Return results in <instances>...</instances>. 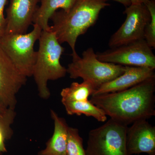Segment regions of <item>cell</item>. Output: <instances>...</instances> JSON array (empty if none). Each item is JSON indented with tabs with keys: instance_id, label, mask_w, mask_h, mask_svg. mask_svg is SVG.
I'll return each instance as SVG.
<instances>
[{
	"instance_id": "6da1fadb",
	"label": "cell",
	"mask_w": 155,
	"mask_h": 155,
	"mask_svg": "<svg viewBox=\"0 0 155 155\" xmlns=\"http://www.w3.org/2000/svg\"><path fill=\"white\" fill-rule=\"evenodd\" d=\"M155 77L122 91L91 96V102L110 119L128 125L155 116Z\"/></svg>"
},
{
	"instance_id": "7a4b0ae2",
	"label": "cell",
	"mask_w": 155,
	"mask_h": 155,
	"mask_svg": "<svg viewBox=\"0 0 155 155\" xmlns=\"http://www.w3.org/2000/svg\"><path fill=\"white\" fill-rule=\"evenodd\" d=\"M107 0H76L68 11H56L51 19L50 28L60 43H67L72 51V57L77 55L75 45L78 38L84 34L98 18L101 11L110 6Z\"/></svg>"
},
{
	"instance_id": "3957f363",
	"label": "cell",
	"mask_w": 155,
	"mask_h": 155,
	"mask_svg": "<svg viewBox=\"0 0 155 155\" xmlns=\"http://www.w3.org/2000/svg\"><path fill=\"white\" fill-rule=\"evenodd\" d=\"M38 40L39 48L32 76L39 96L43 99H48L51 96L48 81L62 78L67 73V68L61 63L64 48L51 28L42 31Z\"/></svg>"
},
{
	"instance_id": "277c9868",
	"label": "cell",
	"mask_w": 155,
	"mask_h": 155,
	"mask_svg": "<svg viewBox=\"0 0 155 155\" xmlns=\"http://www.w3.org/2000/svg\"><path fill=\"white\" fill-rule=\"evenodd\" d=\"M42 30L36 24L28 33H5L0 39V46L18 70L26 77L32 76L37 52L34 45Z\"/></svg>"
},
{
	"instance_id": "5b68a950",
	"label": "cell",
	"mask_w": 155,
	"mask_h": 155,
	"mask_svg": "<svg viewBox=\"0 0 155 155\" xmlns=\"http://www.w3.org/2000/svg\"><path fill=\"white\" fill-rule=\"evenodd\" d=\"M72 57V62L67 68L69 77L73 79L81 78L83 81L94 84L96 89L120 76L125 71V66L99 61L92 48L84 51L81 58L78 54Z\"/></svg>"
},
{
	"instance_id": "8992f818",
	"label": "cell",
	"mask_w": 155,
	"mask_h": 155,
	"mask_svg": "<svg viewBox=\"0 0 155 155\" xmlns=\"http://www.w3.org/2000/svg\"><path fill=\"white\" fill-rule=\"evenodd\" d=\"M128 126L110 119L88 133L86 155H129L126 147Z\"/></svg>"
},
{
	"instance_id": "52a82bcc",
	"label": "cell",
	"mask_w": 155,
	"mask_h": 155,
	"mask_svg": "<svg viewBox=\"0 0 155 155\" xmlns=\"http://www.w3.org/2000/svg\"><path fill=\"white\" fill-rule=\"evenodd\" d=\"M152 49L143 39L96 54L97 58L102 62L155 69V56Z\"/></svg>"
},
{
	"instance_id": "ba28073f",
	"label": "cell",
	"mask_w": 155,
	"mask_h": 155,
	"mask_svg": "<svg viewBox=\"0 0 155 155\" xmlns=\"http://www.w3.org/2000/svg\"><path fill=\"white\" fill-rule=\"evenodd\" d=\"M124 14L126 15L125 21L109 40L110 48L144 39L145 29L150 18L145 5L131 4L125 8Z\"/></svg>"
},
{
	"instance_id": "9c48e42d",
	"label": "cell",
	"mask_w": 155,
	"mask_h": 155,
	"mask_svg": "<svg viewBox=\"0 0 155 155\" xmlns=\"http://www.w3.org/2000/svg\"><path fill=\"white\" fill-rule=\"evenodd\" d=\"M0 46V107L15 109L17 94L27 81Z\"/></svg>"
},
{
	"instance_id": "30bf717a",
	"label": "cell",
	"mask_w": 155,
	"mask_h": 155,
	"mask_svg": "<svg viewBox=\"0 0 155 155\" xmlns=\"http://www.w3.org/2000/svg\"><path fill=\"white\" fill-rule=\"evenodd\" d=\"M41 0H10L6 11L5 33H25Z\"/></svg>"
},
{
	"instance_id": "8fae6325",
	"label": "cell",
	"mask_w": 155,
	"mask_h": 155,
	"mask_svg": "<svg viewBox=\"0 0 155 155\" xmlns=\"http://www.w3.org/2000/svg\"><path fill=\"white\" fill-rule=\"evenodd\" d=\"M126 147L128 155L146 153L155 154V127L141 119L133 122L126 134Z\"/></svg>"
},
{
	"instance_id": "7c38bea8",
	"label": "cell",
	"mask_w": 155,
	"mask_h": 155,
	"mask_svg": "<svg viewBox=\"0 0 155 155\" xmlns=\"http://www.w3.org/2000/svg\"><path fill=\"white\" fill-rule=\"evenodd\" d=\"M153 77H155V69L147 67L125 66L123 74L101 85L92 96L125 90Z\"/></svg>"
},
{
	"instance_id": "4fadbf2b",
	"label": "cell",
	"mask_w": 155,
	"mask_h": 155,
	"mask_svg": "<svg viewBox=\"0 0 155 155\" xmlns=\"http://www.w3.org/2000/svg\"><path fill=\"white\" fill-rule=\"evenodd\" d=\"M51 115L54 125V133L46 143L45 148L39 152L38 155H67L69 126L65 119L59 117L53 110H51Z\"/></svg>"
},
{
	"instance_id": "5bb4252c",
	"label": "cell",
	"mask_w": 155,
	"mask_h": 155,
	"mask_svg": "<svg viewBox=\"0 0 155 155\" xmlns=\"http://www.w3.org/2000/svg\"><path fill=\"white\" fill-rule=\"evenodd\" d=\"M76 0H41V5L38 7L34 16L32 22L40 27L42 30H49V21L53 14L61 9L68 11L75 4Z\"/></svg>"
},
{
	"instance_id": "9a60e30c",
	"label": "cell",
	"mask_w": 155,
	"mask_h": 155,
	"mask_svg": "<svg viewBox=\"0 0 155 155\" xmlns=\"http://www.w3.org/2000/svg\"><path fill=\"white\" fill-rule=\"evenodd\" d=\"M67 114L91 116L98 122H105L107 116L101 108L97 107L90 101H62Z\"/></svg>"
},
{
	"instance_id": "2e32d148",
	"label": "cell",
	"mask_w": 155,
	"mask_h": 155,
	"mask_svg": "<svg viewBox=\"0 0 155 155\" xmlns=\"http://www.w3.org/2000/svg\"><path fill=\"white\" fill-rule=\"evenodd\" d=\"M96 87L91 82L83 81L81 83L74 82L69 87L63 89L61 101H85L92 95Z\"/></svg>"
},
{
	"instance_id": "e0dca14e",
	"label": "cell",
	"mask_w": 155,
	"mask_h": 155,
	"mask_svg": "<svg viewBox=\"0 0 155 155\" xmlns=\"http://www.w3.org/2000/svg\"><path fill=\"white\" fill-rule=\"evenodd\" d=\"M15 109L0 107V155L7 152L6 143L13 134L11 125L16 117Z\"/></svg>"
},
{
	"instance_id": "ac0fdd59",
	"label": "cell",
	"mask_w": 155,
	"mask_h": 155,
	"mask_svg": "<svg viewBox=\"0 0 155 155\" xmlns=\"http://www.w3.org/2000/svg\"><path fill=\"white\" fill-rule=\"evenodd\" d=\"M83 139L77 128L69 127L67 144V155H86L84 148Z\"/></svg>"
},
{
	"instance_id": "d6986e66",
	"label": "cell",
	"mask_w": 155,
	"mask_h": 155,
	"mask_svg": "<svg viewBox=\"0 0 155 155\" xmlns=\"http://www.w3.org/2000/svg\"><path fill=\"white\" fill-rule=\"evenodd\" d=\"M150 15L149 21L146 26L144 38L152 48H155V0H149L144 4Z\"/></svg>"
},
{
	"instance_id": "ffe728a7",
	"label": "cell",
	"mask_w": 155,
	"mask_h": 155,
	"mask_svg": "<svg viewBox=\"0 0 155 155\" xmlns=\"http://www.w3.org/2000/svg\"><path fill=\"white\" fill-rule=\"evenodd\" d=\"M7 0H0V39L5 32L6 18L4 15V10Z\"/></svg>"
},
{
	"instance_id": "44dd1931",
	"label": "cell",
	"mask_w": 155,
	"mask_h": 155,
	"mask_svg": "<svg viewBox=\"0 0 155 155\" xmlns=\"http://www.w3.org/2000/svg\"><path fill=\"white\" fill-rule=\"evenodd\" d=\"M112 1H115V2L120 3V4L125 6V8L130 5L131 4L130 0H112Z\"/></svg>"
},
{
	"instance_id": "7402d4cb",
	"label": "cell",
	"mask_w": 155,
	"mask_h": 155,
	"mask_svg": "<svg viewBox=\"0 0 155 155\" xmlns=\"http://www.w3.org/2000/svg\"><path fill=\"white\" fill-rule=\"evenodd\" d=\"M149 0H130L132 4H145Z\"/></svg>"
},
{
	"instance_id": "603a6c76",
	"label": "cell",
	"mask_w": 155,
	"mask_h": 155,
	"mask_svg": "<svg viewBox=\"0 0 155 155\" xmlns=\"http://www.w3.org/2000/svg\"><path fill=\"white\" fill-rule=\"evenodd\" d=\"M155 155V154H153V155Z\"/></svg>"
}]
</instances>
